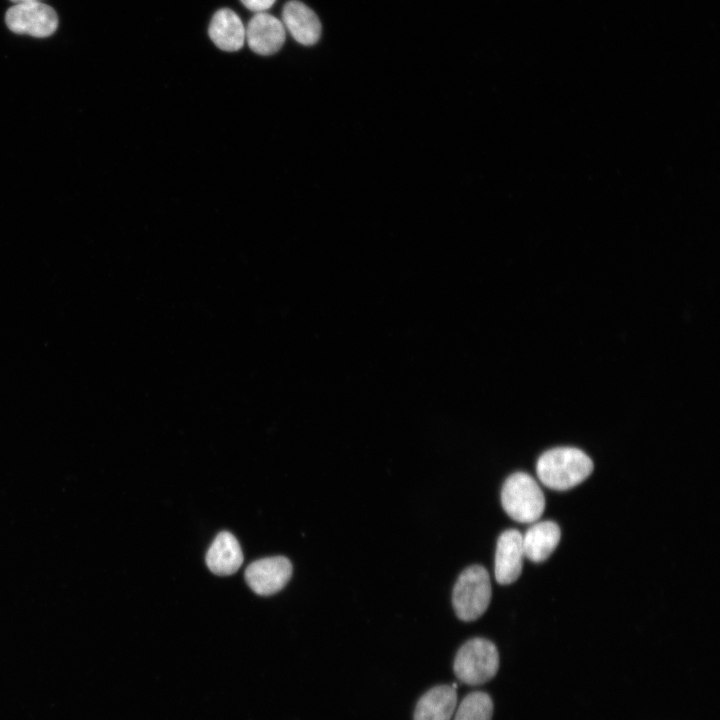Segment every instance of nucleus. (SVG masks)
I'll return each mask as SVG.
<instances>
[{"mask_svg": "<svg viewBox=\"0 0 720 720\" xmlns=\"http://www.w3.org/2000/svg\"><path fill=\"white\" fill-rule=\"evenodd\" d=\"M209 36L218 48L233 52L244 45L245 27L234 11L222 8L211 19Z\"/></svg>", "mask_w": 720, "mask_h": 720, "instance_id": "13", "label": "nucleus"}, {"mask_svg": "<svg viewBox=\"0 0 720 720\" xmlns=\"http://www.w3.org/2000/svg\"><path fill=\"white\" fill-rule=\"evenodd\" d=\"M593 462L575 447H556L544 452L536 464L539 480L548 488L568 490L582 483L593 471Z\"/></svg>", "mask_w": 720, "mask_h": 720, "instance_id": "1", "label": "nucleus"}, {"mask_svg": "<svg viewBox=\"0 0 720 720\" xmlns=\"http://www.w3.org/2000/svg\"><path fill=\"white\" fill-rule=\"evenodd\" d=\"M5 20L11 31L34 37H48L58 26L54 9L39 1L17 3L7 11Z\"/></svg>", "mask_w": 720, "mask_h": 720, "instance_id": "5", "label": "nucleus"}, {"mask_svg": "<svg viewBox=\"0 0 720 720\" xmlns=\"http://www.w3.org/2000/svg\"><path fill=\"white\" fill-rule=\"evenodd\" d=\"M285 38L283 23L269 13H256L245 28V40L248 46L259 55L276 53L283 46Z\"/></svg>", "mask_w": 720, "mask_h": 720, "instance_id": "7", "label": "nucleus"}, {"mask_svg": "<svg viewBox=\"0 0 720 720\" xmlns=\"http://www.w3.org/2000/svg\"><path fill=\"white\" fill-rule=\"evenodd\" d=\"M242 4L251 11L264 12L269 9L276 0H240Z\"/></svg>", "mask_w": 720, "mask_h": 720, "instance_id": "15", "label": "nucleus"}, {"mask_svg": "<svg viewBox=\"0 0 720 720\" xmlns=\"http://www.w3.org/2000/svg\"><path fill=\"white\" fill-rule=\"evenodd\" d=\"M493 708V701L489 694L483 691H473L467 694L458 705L454 720H491Z\"/></svg>", "mask_w": 720, "mask_h": 720, "instance_id": "14", "label": "nucleus"}, {"mask_svg": "<svg viewBox=\"0 0 720 720\" xmlns=\"http://www.w3.org/2000/svg\"><path fill=\"white\" fill-rule=\"evenodd\" d=\"M524 557L522 534L516 529L502 532L495 552L494 574L497 582L501 585L515 582L521 575Z\"/></svg>", "mask_w": 720, "mask_h": 720, "instance_id": "8", "label": "nucleus"}, {"mask_svg": "<svg viewBox=\"0 0 720 720\" xmlns=\"http://www.w3.org/2000/svg\"><path fill=\"white\" fill-rule=\"evenodd\" d=\"M11 1L16 2V3H20V2L38 1V0H11Z\"/></svg>", "mask_w": 720, "mask_h": 720, "instance_id": "16", "label": "nucleus"}, {"mask_svg": "<svg viewBox=\"0 0 720 720\" xmlns=\"http://www.w3.org/2000/svg\"><path fill=\"white\" fill-rule=\"evenodd\" d=\"M292 564L286 557L274 556L256 560L245 570L248 586L259 595L280 591L292 575Z\"/></svg>", "mask_w": 720, "mask_h": 720, "instance_id": "6", "label": "nucleus"}, {"mask_svg": "<svg viewBox=\"0 0 720 720\" xmlns=\"http://www.w3.org/2000/svg\"><path fill=\"white\" fill-rule=\"evenodd\" d=\"M457 684L437 685L418 700L413 720H451L457 705Z\"/></svg>", "mask_w": 720, "mask_h": 720, "instance_id": "10", "label": "nucleus"}, {"mask_svg": "<svg viewBox=\"0 0 720 720\" xmlns=\"http://www.w3.org/2000/svg\"><path fill=\"white\" fill-rule=\"evenodd\" d=\"M499 669V653L493 642L473 638L465 642L454 658L453 670L461 683L478 686L491 680Z\"/></svg>", "mask_w": 720, "mask_h": 720, "instance_id": "3", "label": "nucleus"}, {"mask_svg": "<svg viewBox=\"0 0 720 720\" xmlns=\"http://www.w3.org/2000/svg\"><path fill=\"white\" fill-rule=\"evenodd\" d=\"M243 562V554L238 540L227 531L220 532L206 554L208 568L217 575L234 574Z\"/></svg>", "mask_w": 720, "mask_h": 720, "instance_id": "12", "label": "nucleus"}, {"mask_svg": "<svg viewBox=\"0 0 720 720\" xmlns=\"http://www.w3.org/2000/svg\"><path fill=\"white\" fill-rule=\"evenodd\" d=\"M492 596L490 576L480 565L466 568L458 577L452 592V605L462 621H474L487 610Z\"/></svg>", "mask_w": 720, "mask_h": 720, "instance_id": "4", "label": "nucleus"}, {"mask_svg": "<svg viewBox=\"0 0 720 720\" xmlns=\"http://www.w3.org/2000/svg\"><path fill=\"white\" fill-rule=\"evenodd\" d=\"M282 21L285 29L302 45H313L320 38L321 24L317 15L298 0H291L284 5Z\"/></svg>", "mask_w": 720, "mask_h": 720, "instance_id": "9", "label": "nucleus"}, {"mask_svg": "<svg viewBox=\"0 0 720 720\" xmlns=\"http://www.w3.org/2000/svg\"><path fill=\"white\" fill-rule=\"evenodd\" d=\"M561 531L550 520L536 521L522 535L524 555L532 562H543L549 558L559 544Z\"/></svg>", "mask_w": 720, "mask_h": 720, "instance_id": "11", "label": "nucleus"}, {"mask_svg": "<svg viewBox=\"0 0 720 720\" xmlns=\"http://www.w3.org/2000/svg\"><path fill=\"white\" fill-rule=\"evenodd\" d=\"M501 504L513 520L520 523H534L545 509L544 494L529 474L516 472L504 482L501 490Z\"/></svg>", "mask_w": 720, "mask_h": 720, "instance_id": "2", "label": "nucleus"}]
</instances>
